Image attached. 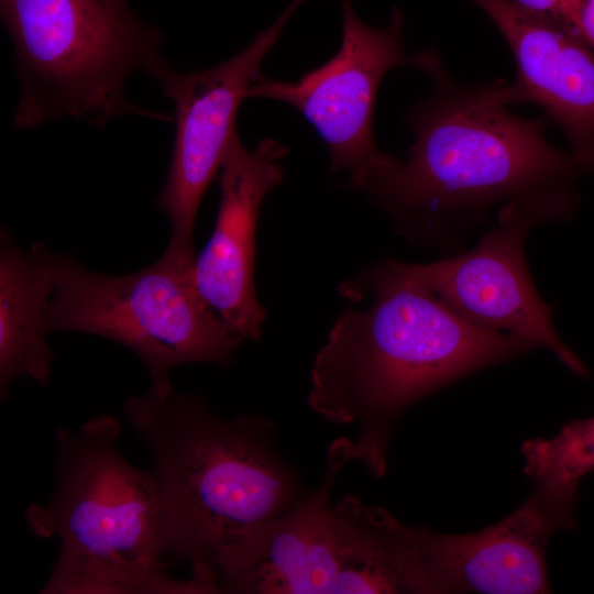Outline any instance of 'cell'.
I'll return each instance as SVG.
<instances>
[{
    "mask_svg": "<svg viewBox=\"0 0 594 594\" xmlns=\"http://www.w3.org/2000/svg\"><path fill=\"white\" fill-rule=\"evenodd\" d=\"M413 68L432 80L427 98L410 108L414 142L406 160L372 176L365 193L413 245L458 250L492 212L509 205L540 224L570 220L583 169L553 146L549 119L521 118L510 108L522 98L514 82L457 81L437 48L413 55Z\"/></svg>",
    "mask_w": 594,
    "mask_h": 594,
    "instance_id": "1",
    "label": "cell"
},
{
    "mask_svg": "<svg viewBox=\"0 0 594 594\" xmlns=\"http://www.w3.org/2000/svg\"><path fill=\"white\" fill-rule=\"evenodd\" d=\"M345 298L372 300L343 311L310 371L309 407L333 424L358 425L351 460L376 477L399 418L417 402L480 370L536 346L477 328L457 315L411 271L383 260L340 286Z\"/></svg>",
    "mask_w": 594,
    "mask_h": 594,
    "instance_id": "2",
    "label": "cell"
},
{
    "mask_svg": "<svg viewBox=\"0 0 594 594\" xmlns=\"http://www.w3.org/2000/svg\"><path fill=\"white\" fill-rule=\"evenodd\" d=\"M123 413L153 457L165 552L189 561L191 574L216 578L221 549L309 495L263 415L227 419L200 396L151 387Z\"/></svg>",
    "mask_w": 594,
    "mask_h": 594,
    "instance_id": "3",
    "label": "cell"
},
{
    "mask_svg": "<svg viewBox=\"0 0 594 594\" xmlns=\"http://www.w3.org/2000/svg\"><path fill=\"white\" fill-rule=\"evenodd\" d=\"M121 422L97 415L56 431L55 487L24 518L37 538L57 537L59 552L42 594H216L210 580L170 576L163 561L164 521L153 470L131 464L117 447Z\"/></svg>",
    "mask_w": 594,
    "mask_h": 594,
    "instance_id": "4",
    "label": "cell"
},
{
    "mask_svg": "<svg viewBox=\"0 0 594 594\" xmlns=\"http://www.w3.org/2000/svg\"><path fill=\"white\" fill-rule=\"evenodd\" d=\"M21 84L13 117L33 129L68 116L102 128L120 116L165 122L173 117L129 100L134 70L162 62V32L141 23L125 3L105 0H0Z\"/></svg>",
    "mask_w": 594,
    "mask_h": 594,
    "instance_id": "5",
    "label": "cell"
},
{
    "mask_svg": "<svg viewBox=\"0 0 594 594\" xmlns=\"http://www.w3.org/2000/svg\"><path fill=\"white\" fill-rule=\"evenodd\" d=\"M194 264L163 253L152 265L127 275H105L63 255L45 329L99 336L134 352L158 395L170 393L178 365H228L241 341L200 299Z\"/></svg>",
    "mask_w": 594,
    "mask_h": 594,
    "instance_id": "6",
    "label": "cell"
},
{
    "mask_svg": "<svg viewBox=\"0 0 594 594\" xmlns=\"http://www.w3.org/2000/svg\"><path fill=\"white\" fill-rule=\"evenodd\" d=\"M342 41L323 65L294 81L262 76L248 98H267L296 108L316 129L330 153V172L350 175L349 187L361 191L367 180L394 163L374 140L377 91L396 67H413L404 47V15L394 9L387 26L374 29L341 0Z\"/></svg>",
    "mask_w": 594,
    "mask_h": 594,
    "instance_id": "7",
    "label": "cell"
},
{
    "mask_svg": "<svg viewBox=\"0 0 594 594\" xmlns=\"http://www.w3.org/2000/svg\"><path fill=\"white\" fill-rule=\"evenodd\" d=\"M294 0L252 43L228 61L199 72L182 73L162 61L150 74L175 105L174 147L165 185L155 198L170 226L165 254L183 263L196 260L194 229L200 202L218 174L237 132L235 120L261 65L292 14Z\"/></svg>",
    "mask_w": 594,
    "mask_h": 594,
    "instance_id": "8",
    "label": "cell"
},
{
    "mask_svg": "<svg viewBox=\"0 0 594 594\" xmlns=\"http://www.w3.org/2000/svg\"><path fill=\"white\" fill-rule=\"evenodd\" d=\"M537 226L541 224L530 211L509 205L497 212L496 226L470 251L432 263H410V267L444 305L473 326L546 348L586 378L587 367L560 338L554 308L541 298L529 272L525 243Z\"/></svg>",
    "mask_w": 594,
    "mask_h": 594,
    "instance_id": "9",
    "label": "cell"
},
{
    "mask_svg": "<svg viewBox=\"0 0 594 594\" xmlns=\"http://www.w3.org/2000/svg\"><path fill=\"white\" fill-rule=\"evenodd\" d=\"M509 516L468 534L415 526L435 594H546L551 592L547 548L558 531L575 526L578 486L536 480Z\"/></svg>",
    "mask_w": 594,
    "mask_h": 594,
    "instance_id": "10",
    "label": "cell"
},
{
    "mask_svg": "<svg viewBox=\"0 0 594 594\" xmlns=\"http://www.w3.org/2000/svg\"><path fill=\"white\" fill-rule=\"evenodd\" d=\"M287 152L270 138L248 150L234 135L217 178L221 198L215 228L191 268L202 302L241 342L258 340L266 319L254 285L255 230L265 197L285 177L279 161Z\"/></svg>",
    "mask_w": 594,
    "mask_h": 594,
    "instance_id": "11",
    "label": "cell"
},
{
    "mask_svg": "<svg viewBox=\"0 0 594 594\" xmlns=\"http://www.w3.org/2000/svg\"><path fill=\"white\" fill-rule=\"evenodd\" d=\"M351 440L330 446L320 486L286 513L264 521L221 549L212 561L220 593H336L338 559L330 496Z\"/></svg>",
    "mask_w": 594,
    "mask_h": 594,
    "instance_id": "12",
    "label": "cell"
},
{
    "mask_svg": "<svg viewBox=\"0 0 594 594\" xmlns=\"http://www.w3.org/2000/svg\"><path fill=\"white\" fill-rule=\"evenodd\" d=\"M497 26L516 64L524 103L564 133L584 173H594V51L571 29L513 0H471Z\"/></svg>",
    "mask_w": 594,
    "mask_h": 594,
    "instance_id": "13",
    "label": "cell"
},
{
    "mask_svg": "<svg viewBox=\"0 0 594 594\" xmlns=\"http://www.w3.org/2000/svg\"><path fill=\"white\" fill-rule=\"evenodd\" d=\"M336 593L435 594L416 529L352 495L331 506Z\"/></svg>",
    "mask_w": 594,
    "mask_h": 594,
    "instance_id": "14",
    "label": "cell"
},
{
    "mask_svg": "<svg viewBox=\"0 0 594 594\" xmlns=\"http://www.w3.org/2000/svg\"><path fill=\"white\" fill-rule=\"evenodd\" d=\"M0 240V395L20 378L47 385L53 351L45 319L62 256L36 243L22 250L7 230Z\"/></svg>",
    "mask_w": 594,
    "mask_h": 594,
    "instance_id": "15",
    "label": "cell"
},
{
    "mask_svg": "<svg viewBox=\"0 0 594 594\" xmlns=\"http://www.w3.org/2000/svg\"><path fill=\"white\" fill-rule=\"evenodd\" d=\"M524 473L532 479H550L579 485L594 471V416L566 422L551 438L526 440L520 448Z\"/></svg>",
    "mask_w": 594,
    "mask_h": 594,
    "instance_id": "16",
    "label": "cell"
},
{
    "mask_svg": "<svg viewBox=\"0 0 594 594\" xmlns=\"http://www.w3.org/2000/svg\"><path fill=\"white\" fill-rule=\"evenodd\" d=\"M566 25L594 51V0H571Z\"/></svg>",
    "mask_w": 594,
    "mask_h": 594,
    "instance_id": "17",
    "label": "cell"
},
{
    "mask_svg": "<svg viewBox=\"0 0 594 594\" xmlns=\"http://www.w3.org/2000/svg\"><path fill=\"white\" fill-rule=\"evenodd\" d=\"M532 12L549 16L566 25L568 10L571 0H513Z\"/></svg>",
    "mask_w": 594,
    "mask_h": 594,
    "instance_id": "18",
    "label": "cell"
},
{
    "mask_svg": "<svg viewBox=\"0 0 594 594\" xmlns=\"http://www.w3.org/2000/svg\"><path fill=\"white\" fill-rule=\"evenodd\" d=\"M106 2L113 3V4H122L125 3L123 0H105Z\"/></svg>",
    "mask_w": 594,
    "mask_h": 594,
    "instance_id": "19",
    "label": "cell"
}]
</instances>
